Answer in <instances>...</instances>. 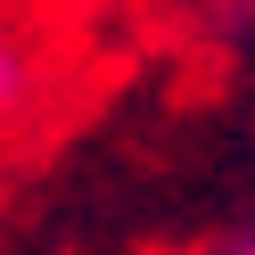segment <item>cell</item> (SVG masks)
Instances as JSON below:
<instances>
[{
    "mask_svg": "<svg viewBox=\"0 0 255 255\" xmlns=\"http://www.w3.org/2000/svg\"><path fill=\"white\" fill-rule=\"evenodd\" d=\"M206 255H255V214H247V222H239V231H231V239H214V247H206Z\"/></svg>",
    "mask_w": 255,
    "mask_h": 255,
    "instance_id": "cell-2",
    "label": "cell"
},
{
    "mask_svg": "<svg viewBox=\"0 0 255 255\" xmlns=\"http://www.w3.org/2000/svg\"><path fill=\"white\" fill-rule=\"evenodd\" d=\"M33 99V41L17 25H0V124H17Z\"/></svg>",
    "mask_w": 255,
    "mask_h": 255,
    "instance_id": "cell-1",
    "label": "cell"
}]
</instances>
